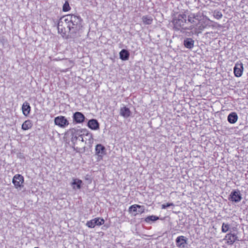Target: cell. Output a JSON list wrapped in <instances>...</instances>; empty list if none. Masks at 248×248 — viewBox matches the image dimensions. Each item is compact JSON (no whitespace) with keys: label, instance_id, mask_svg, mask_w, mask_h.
<instances>
[{"label":"cell","instance_id":"4fadbf2b","mask_svg":"<svg viewBox=\"0 0 248 248\" xmlns=\"http://www.w3.org/2000/svg\"><path fill=\"white\" fill-rule=\"evenodd\" d=\"M237 235L233 233H228L225 235L224 238V241H225L226 244L228 245H232L238 240Z\"/></svg>","mask_w":248,"mask_h":248},{"label":"cell","instance_id":"cb8c5ba5","mask_svg":"<svg viewBox=\"0 0 248 248\" xmlns=\"http://www.w3.org/2000/svg\"><path fill=\"white\" fill-rule=\"evenodd\" d=\"M71 9L70 6V4L68 1H67L64 3V4L63 5V11L64 12H67L70 11Z\"/></svg>","mask_w":248,"mask_h":248},{"label":"cell","instance_id":"5b68a950","mask_svg":"<svg viewBox=\"0 0 248 248\" xmlns=\"http://www.w3.org/2000/svg\"><path fill=\"white\" fill-rule=\"evenodd\" d=\"M12 183L17 189L23 188L24 185V178L22 175L17 174L12 179Z\"/></svg>","mask_w":248,"mask_h":248},{"label":"cell","instance_id":"44dd1931","mask_svg":"<svg viewBox=\"0 0 248 248\" xmlns=\"http://www.w3.org/2000/svg\"><path fill=\"white\" fill-rule=\"evenodd\" d=\"M33 125V124L32 121L30 120H27L22 124L21 128L24 130H27L31 129V127H32Z\"/></svg>","mask_w":248,"mask_h":248},{"label":"cell","instance_id":"3957f363","mask_svg":"<svg viewBox=\"0 0 248 248\" xmlns=\"http://www.w3.org/2000/svg\"><path fill=\"white\" fill-rule=\"evenodd\" d=\"M84 28V23L80 17L75 15H67L60 19L58 31L65 39H73L80 36Z\"/></svg>","mask_w":248,"mask_h":248},{"label":"cell","instance_id":"7a4b0ae2","mask_svg":"<svg viewBox=\"0 0 248 248\" xmlns=\"http://www.w3.org/2000/svg\"><path fill=\"white\" fill-rule=\"evenodd\" d=\"M64 141L79 153H85L91 148L94 138L86 129H71L64 134Z\"/></svg>","mask_w":248,"mask_h":248},{"label":"cell","instance_id":"9a60e30c","mask_svg":"<svg viewBox=\"0 0 248 248\" xmlns=\"http://www.w3.org/2000/svg\"><path fill=\"white\" fill-rule=\"evenodd\" d=\"M88 127L89 129L93 130H96L99 129V124L96 119H92L88 121Z\"/></svg>","mask_w":248,"mask_h":248},{"label":"cell","instance_id":"8992f818","mask_svg":"<svg viewBox=\"0 0 248 248\" xmlns=\"http://www.w3.org/2000/svg\"><path fill=\"white\" fill-rule=\"evenodd\" d=\"M105 223V220L101 217H97L86 222V225L90 228H94L96 226H101Z\"/></svg>","mask_w":248,"mask_h":248},{"label":"cell","instance_id":"30bf717a","mask_svg":"<svg viewBox=\"0 0 248 248\" xmlns=\"http://www.w3.org/2000/svg\"><path fill=\"white\" fill-rule=\"evenodd\" d=\"M243 64L241 62H237L234 68V74L236 77H241L243 73Z\"/></svg>","mask_w":248,"mask_h":248},{"label":"cell","instance_id":"2e32d148","mask_svg":"<svg viewBox=\"0 0 248 248\" xmlns=\"http://www.w3.org/2000/svg\"><path fill=\"white\" fill-rule=\"evenodd\" d=\"M22 111L23 115L25 116H28L31 111V107L28 102H25L22 106Z\"/></svg>","mask_w":248,"mask_h":248},{"label":"cell","instance_id":"52a82bcc","mask_svg":"<svg viewBox=\"0 0 248 248\" xmlns=\"http://www.w3.org/2000/svg\"><path fill=\"white\" fill-rule=\"evenodd\" d=\"M228 199L233 203H238L242 199V195L241 192L238 190H234L230 193L228 196Z\"/></svg>","mask_w":248,"mask_h":248},{"label":"cell","instance_id":"603a6c76","mask_svg":"<svg viewBox=\"0 0 248 248\" xmlns=\"http://www.w3.org/2000/svg\"><path fill=\"white\" fill-rule=\"evenodd\" d=\"M159 219V218L158 216L151 215V216H148V217L145 218V221L148 223H152V222H155L157 221H158Z\"/></svg>","mask_w":248,"mask_h":248},{"label":"cell","instance_id":"277c9868","mask_svg":"<svg viewBox=\"0 0 248 248\" xmlns=\"http://www.w3.org/2000/svg\"><path fill=\"white\" fill-rule=\"evenodd\" d=\"M145 212V207L139 204H135L130 206L129 208V212L131 215L136 216L141 215Z\"/></svg>","mask_w":248,"mask_h":248},{"label":"cell","instance_id":"d6986e66","mask_svg":"<svg viewBox=\"0 0 248 248\" xmlns=\"http://www.w3.org/2000/svg\"><path fill=\"white\" fill-rule=\"evenodd\" d=\"M120 115L125 118H128L131 115V112L129 108L127 107H123L120 110Z\"/></svg>","mask_w":248,"mask_h":248},{"label":"cell","instance_id":"9c48e42d","mask_svg":"<svg viewBox=\"0 0 248 248\" xmlns=\"http://www.w3.org/2000/svg\"><path fill=\"white\" fill-rule=\"evenodd\" d=\"M95 155H97L98 158L101 159L104 155L106 154V149L103 144H98L95 147Z\"/></svg>","mask_w":248,"mask_h":248},{"label":"cell","instance_id":"ac0fdd59","mask_svg":"<svg viewBox=\"0 0 248 248\" xmlns=\"http://www.w3.org/2000/svg\"><path fill=\"white\" fill-rule=\"evenodd\" d=\"M119 55L120 58L123 61L128 60L130 58V52L126 49L121 50V52H120Z\"/></svg>","mask_w":248,"mask_h":248},{"label":"cell","instance_id":"ba28073f","mask_svg":"<svg viewBox=\"0 0 248 248\" xmlns=\"http://www.w3.org/2000/svg\"><path fill=\"white\" fill-rule=\"evenodd\" d=\"M56 125L61 128H66L70 124L67 119L64 116H58L54 119Z\"/></svg>","mask_w":248,"mask_h":248},{"label":"cell","instance_id":"ffe728a7","mask_svg":"<svg viewBox=\"0 0 248 248\" xmlns=\"http://www.w3.org/2000/svg\"><path fill=\"white\" fill-rule=\"evenodd\" d=\"M194 40L190 38H187L183 42V44L185 47L189 49H192L194 46Z\"/></svg>","mask_w":248,"mask_h":248},{"label":"cell","instance_id":"e0dca14e","mask_svg":"<svg viewBox=\"0 0 248 248\" xmlns=\"http://www.w3.org/2000/svg\"><path fill=\"white\" fill-rule=\"evenodd\" d=\"M238 115L235 112H232L228 116L227 120L229 123L232 124L235 123L238 121Z\"/></svg>","mask_w":248,"mask_h":248},{"label":"cell","instance_id":"8fae6325","mask_svg":"<svg viewBox=\"0 0 248 248\" xmlns=\"http://www.w3.org/2000/svg\"><path fill=\"white\" fill-rule=\"evenodd\" d=\"M175 244L178 248H184L188 244V239L183 235L178 236L175 239Z\"/></svg>","mask_w":248,"mask_h":248},{"label":"cell","instance_id":"484cf974","mask_svg":"<svg viewBox=\"0 0 248 248\" xmlns=\"http://www.w3.org/2000/svg\"><path fill=\"white\" fill-rule=\"evenodd\" d=\"M213 16L216 19H220L222 18V15L221 12L218 10H215L214 12Z\"/></svg>","mask_w":248,"mask_h":248},{"label":"cell","instance_id":"6da1fadb","mask_svg":"<svg viewBox=\"0 0 248 248\" xmlns=\"http://www.w3.org/2000/svg\"><path fill=\"white\" fill-rule=\"evenodd\" d=\"M204 17L200 14H193L188 11H181L174 14L172 23L175 30L188 34H198L203 28Z\"/></svg>","mask_w":248,"mask_h":248},{"label":"cell","instance_id":"5bb4252c","mask_svg":"<svg viewBox=\"0 0 248 248\" xmlns=\"http://www.w3.org/2000/svg\"><path fill=\"white\" fill-rule=\"evenodd\" d=\"M85 120V116L81 113L76 112L74 114L73 120L76 123H82L84 122Z\"/></svg>","mask_w":248,"mask_h":248},{"label":"cell","instance_id":"7402d4cb","mask_svg":"<svg viewBox=\"0 0 248 248\" xmlns=\"http://www.w3.org/2000/svg\"><path fill=\"white\" fill-rule=\"evenodd\" d=\"M142 21L144 24L150 25L153 21V19L150 16H144L142 17Z\"/></svg>","mask_w":248,"mask_h":248},{"label":"cell","instance_id":"7c38bea8","mask_svg":"<svg viewBox=\"0 0 248 248\" xmlns=\"http://www.w3.org/2000/svg\"><path fill=\"white\" fill-rule=\"evenodd\" d=\"M71 186L74 190H80L84 186V182L80 179L74 178L71 182Z\"/></svg>","mask_w":248,"mask_h":248},{"label":"cell","instance_id":"4316f807","mask_svg":"<svg viewBox=\"0 0 248 248\" xmlns=\"http://www.w3.org/2000/svg\"><path fill=\"white\" fill-rule=\"evenodd\" d=\"M173 205H174V204L172 203H167L164 204H163L162 205V208H163V209H165V208H167L168 207H172Z\"/></svg>","mask_w":248,"mask_h":248},{"label":"cell","instance_id":"d4e9b609","mask_svg":"<svg viewBox=\"0 0 248 248\" xmlns=\"http://www.w3.org/2000/svg\"><path fill=\"white\" fill-rule=\"evenodd\" d=\"M230 229V225L227 224H225V223H223L222 224V226H221V231L223 233H226L228 231V230Z\"/></svg>","mask_w":248,"mask_h":248}]
</instances>
